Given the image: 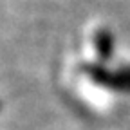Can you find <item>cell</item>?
<instances>
[{
  "label": "cell",
  "mask_w": 130,
  "mask_h": 130,
  "mask_svg": "<svg viewBox=\"0 0 130 130\" xmlns=\"http://www.w3.org/2000/svg\"><path fill=\"white\" fill-rule=\"evenodd\" d=\"M81 71H83L94 83L116 89V76H112L101 63H83L81 65Z\"/></svg>",
  "instance_id": "obj_1"
},
{
  "label": "cell",
  "mask_w": 130,
  "mask_h": 130,
  "mask_svg": "<svg viewBox=\"0 0 130 130\" xmlns=\"http://www.w3.org/2000/svg\"><path fill=\"white\" fill-rule=\"evenodd\" d=\"M0 108H2V105H0Z\"/></svg>",
  "instance_id": "obj_3"
},
{
  "label": "cell",
  "mask_w": 130,
  "mask_h": 130,
  "mask_svg": "<svg viewBox=\"0 0 130 130\" xmlns=\"http://www.w3.org/2000/svg\"><path fill=\"white\" fill-rule=\"evenodd\" d=\"M112 35H110V31L108 29H100L96 32V36H94V47H96V54L98 58H100L101 61H107L112 54Z\"/></svg>",
  "instance_id": "obj_2"
}]
</instances>
